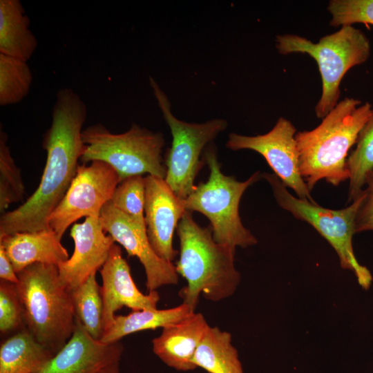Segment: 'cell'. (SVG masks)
Returning a JSON list of instances; mask_svg holds the SVG:
<instances>
[{
	"label": "cell",
	"mask_w": 373,
	"mask_h": 373,
	"mask_svg": "<svg viewBox=\"0 0 373 373\" xmlns=\"http://www.w3.org/2000/svg\"><path fill=\"white\" fill-rule=\"evenodd\" d=\"M110 201L139 226L146 229L144 220L145 180L142 175L124 179L116 187Z\"/></svg>",
	"instance_id": "cell-27"
},
{
	"label": "cell",
	"mask_w": 373,
	"mask_h": 373,
	"mask_svg": "<svg viewBox=\"0 0 373 373\" xmlns=\"http://www.w3.org/2000/svg\"><path fill=\"white\" fill-rule=\"evenodd\" d=\"M179 259L175 269L186 281L180 291L182 303L195 309L200 296L218 302L237 290L241 275L234 263L236 251L216 242L211 226L202 227L186 211L178 228Z\"/></svg>",
	"instance_id": "cell-3"
},
{
	"label": "cell",
	"mask_w": 373,
	"mask_h": 373,
	"mask_svg": "<svg viewBox=\"0 0 373 373\" xmlns=\"http://www.w3.org/2000/svg\"><path fill=\"white\" fill-rule=\"evenodd\" d=\"M263 177L271 185L279 206L296 218L312 226L336 252L341 267L354 272L359 285L367 289L372 277L370 271L361 265L354 255L352 238L355 233V219L362 202L364 190L351 204L341 209H330L306 199L295 197L274 173Z\"/></svg>",
	"instance_id": "cell-8"
},
{
	"label": "cell",
	"mask_w": 373,
	"mask_h": 373,
	"mask_svg": "<svg viewBox=\"0 0 373 373\" xmlns=\"http://www.w3.org/2000/svg\"><path fill=\"white\" fill-rule=\"evenodd\" d=\"M25 327L22 304L16 284L0 282V332L15 333Z\"/></svg>",
	"instance_id": "cell-29"
},
{
	"label": "cell",
	"mask_w": 373,
	"mask_h": 373,
	"mask_svg": "<svg viewBox=\"0 0 373 373\" xmlns=\"http://www.w3.org/2000/svg\"><path fill=\"white\" fill-rule=\"evenodd\" d=\"M195 312L189 305H181L169 309L132 310L127 315H115L111 325L104 332L100 341L110 344L124 336L148 329H162L177 323Z\"/></svg>",
	"instance_id": "cell-21"
},
{
	"label": "cell",
	"mask_w": 373,
	"mask_h": 373,
	"mask_svg": "<svg viewBox=\"0 0 373 373\" xmlns=\"http://www.w3.org/2000/svg\"><path fill=\"white\" fill-rule=\"evenodd\" d=\"M0 246L3 248L16 273L35 263L57 266L69 258L61 239L50 228L1 236Z\"/></svg>",
	"instance_id": "cell-18"
},
{
	"label": "cell",
	"mask_w": 373,
	"mask_h": 373,
	"mask_svg": "<svg viewBox=\"0 0 373 373\" xmlns=\"http://www.w3.org/2000/svg\"><path fill=\"white\" fill-rule=\"evenodd\" d=\"M124 350L119 341L107 344L93 338L75 320L70 339L37 373H102L119 362Z\"/></svg>",
	"instance_id": "cell-16"
},
{
	"label": "cell",
	"mask_w": 373,
	"mask_h": 373,
	"mask_svg": "<svg viewBox=\"0 0 373 373\" xmlns=\"http://www.w3.org/2000/svg\"><path fill=\"white\" fill-rule=\"evenodd\" d=\"M84 144L80 162L102 161L119 175L121 182L128 177L147 174L164 179L166 167L162 157L164 137L137 124L122 133H113L97 123L83 129Z\"/></svg>",
	"instance_id": "cell-7"
},
{
	"label": "cell",
	"mask_w": 373,
	"mask_h": 373,
	"mask_svg": "<svg viewBox=\"0 0 373 373\" xmlns=\"http://www.w3.org/2000/svg\"><path fill=\"white\" fill-rule=\"evenodd\" d=\"M276 48L282 55L307 54L317 63L322 80V93L314 111L323 119L338 103L341 82L352 67L365 63L371 53L366 35L353 26H344L322 37L316 43L294 34L276 36Z\"/></svg>",
	"instance_id": "cell-5"
},
{
	"label": "cell",
	"mask_w": 373,
	"mask_h": 373,
	"mask_svg": "<svg viewBox=\"0 0 373 373\" xmlns=\"http://www.w3.org/2000/svg\"><path fill=\"white\" fill-rule=\"evenodd\" d=\"M70 235L74 241V251L57 269L61 282L70 291L101 269L115 241L105 234L97 216L87 217L82 223L75 224Z\"/></svg>",
	"instance_id": "cell-14"
},
{
	"label": "cell",
	"mask_w": 373,
	"mask_h": 373,
	"mask_svg": "<svg viewBox=\"0 0 373 373\" xmlns=\"http://www.w3.org/2000/svg\"><path fill=\"white\" fill-rule=\"evenodd\" d=\"M120 182L118 173L104 162L79 165L65 195L48 218V227L61 239L68 227L82 217H99Z\"/></svg>",
	"instance_id": "cell-10"
},
{
	"label": "cell",
	"mask_w": 373,
	"mask_h": 373,
	"mask_svg": "<svg viewBox=\"0 0 373 373\" xmlns=\"http://www.w3.org/2000/svg\"><path fill=\"white\" fill-rule=\"evenodd\" d=\"M28 61L0 53V105L21 102L29 93L33 80Z\"/></svg>",
	"instance_id": "cell-25"
},
{
	"label": "cell",
	"mask_w": 373,
	"mask_h": 373,
	"mask_svg": "<svg viewBox=\"0 0 373 373\" xmlns=\"http://www.w3.org/2000/svg\"><path fill=\"white\" fill-rule=\"evenodd\" d=\"M87 115L86 103L72 88L57 92L51 124L43 137L47 158L39 184L24 203L1 214L0 237L49 229L48 218L77 173L84 147L82 133Z\"/></svg>",
	"instance_id": "cell-1"
},
{
	"label": "cell",
	"mask_w": 373,
	"mask_h": 373,
	"mask_svg": "<svg viewBox=\"0 0 373 373\" xmlns=\"http://www.w3.org/2000/svg\"><path fill=\"white\" fill-rule=\"evenodd\" d=\"M327 9L331 15V26L373 25V0H331Z\"/></svg>",
	"instance_id": "cell-28"
},
{
	"label": "cell",
	"mask_w": 373,
	"mask_h": 373,
	"mask_svg": "<svg viewBox=\"0 0 373 373\" xmlns=\"http://www.w3.org/2000/svg\"><path fill=\"white\" fill-rule=\"evenodd\" d=\"M373 231V175L364 189V195L355 219V233Z\"/></svg>",
	"instance_id": "cell-30"
},
{
	"label": "cell",
	"mask_w": 373,
	"mask_h": 373,
	"mask_svg": "<svg viewBox=\"0 0 373 373\" xmlns=\"http://www.w3.org/2000/svg\"><path fill=\"white\" fill-rule=\"evenodd\" d=\"M0 278L14 284L19 282L17 274L1 246H0Z\"/></svg>",
	"instance_id": "cell-31"
},
{
	"label": "cell",
	"mask_w": 373,
	"mask_h": 373,
	"mask_svg": "<svg viewBox=\"0 0 373 373\" xmlns=\"http://www.w3.org/2000/svg\"><path fill=\"white\" fill-rule=\"evenodd\" d=\"M102 285L104 330L113 323L115 312L124 306L131 310L157 309L160 295L157 291L143 294L134 283L130 267L122 256V249L112 246L108 257L99 270Z\"/></svg>",
	"instance_id": "cell-15"
},
{
	"label": "cell",
	"mask_w": 373,
	"mask_h": 373,
	"mask_svg": "<svg viewBox=\"0 0 373 373\" xmlns=\"http://www.w3.org/2000/svg\"><path fill=\"white\" fill-rule=\"evenodd\" d=\"M346 167L349 174L347 202H352L361 195L373 175V107L354 149L347 157Z\"/></svg>",
	"instance_id": "cell-23"
},
{
	"label": "cell",
	"mask_w": 373,
	"mask_h": 373,
	"mask_svg": "<svg viewBox=\"0 0 373 373\" xmlns=\"http://www.w3.org/2000/svg\"><path fill=\"white\" fill-rule=\"evenodd\" d=\"M54 354L24 327L0 345V373H37Z\"/></svg>",
	"instance_id": "cell-20"
},
{
	"label": "cell",
	"mask_w": 373,
	"mask_h": 373,
	"mask_svg": "<svg viewBox=\"0 0 373 373\" xmlns=\"http://www.w3.org/2000/svg\"><path fill=\"white\" fill-rule=\"evenodd\" d=\"M210 325L201 313H193L177 323L162 328L152 340L153 353L166 365L178 371L196 368L193 357Z\"/></svg>",
	"instance_id": "cell-17"
},
{
	"label": "cell",
	"mask_w": 373,
	"mask_h": 373,
	"mask_svg": "<svg viewBox=\"0 0 373 373\" xmlns=\"http://www.w3.org/2000/svg\"><path fill=\"white\" fill-rule=\"evenodd\" d=\"M8 135L0 132V211L5 213L13 202L23 199L25 187L20 170L15 164L7 144Z\"/></svg>",
	"instance_id": "cell-26"
},
{
	"label": "cell",
	"mask_w": 373,
	"mask_h": 373,
	"mask_svg": "<svg viewBox=\"0 0 373 373\" xmlns=\"http://www.w3.org/2000/svg\"><path fill=\"white\" fill-rule=\"evenodd\" d=\"M372 109L369 102L345 97L316 128L296 133L301 175L311 191L323 180L333 186L348 180V153Z\"/></svg>",
	"instance_id": "cell-2"
},
{
	"label": "cell",
	"mask_w": 373,
	"mask_h": 373,
	"mask_svg": "<svg viewBox=\"0 0 373 373\" xmlns=\"http://www.w3.org/2000/svg\"><path fill=\"white\" fill-rule=\"evenodd\" d=\"M19 0H0V53L28 61L38 46Z\"/></svg>",
	"instance_id": "cell-19"
},
{
	"label": "cell",
	"mask_w": 373,
	"mask_h": 373,
	"mask_svg": "<svg viewBox=\"0 0 373 373\" xmlns=\"http://www.w3.org/2000/svg\"><path fill=\"white\" fill-rule=\"evenodd\" d=\"M96 273H93L85 282L70 290V296L75 320L93 338L99 341L104 331L103 301Z\"/></svg>",
	"instance_id": "cell-24"
},
{
	"label": "cell",
	"mask_w": 373,
	"mask_h": 373,
	"mask_svg": "<svg viewBox=\"0 0 373 373\" xmlns=\"http://www.w3.org/2000/svg\"><path fill=\"white\" fill-rule=\"evenodd\" d=\"M204 159L210 169L206 182H201L184 200L188 211H198L211 222L214 240L236 251L256 245V238L244 227L239 215V204L248 187L260 180L259 171L243 182L223 174L213 147L205 151Z\"/></svg>",
	"instance_id": "cell-6"
},
{
	"label": "cell",
	"mask_w": 373,
	"mask_h": 373,
	"mask_svg": "<svg viewBox=\"0 0 373 373\" xmlns=\"http://www.w3.org/2000/svg\"><path fill=\"white\" fill-rule=\"evenodd\" d=\"M99 222L104 231L126 249L128 256L139 259L145 271L149 292L178 283L175 265L157 255L149 242L146 229L115 208L111 201L103 207Z\"/></svg>",
	"instance_id": "cell-12"
},
{
	"label": "cell",
	"mask_w": 373,
	"mask_h": 373,
	"mask_svg": "<svg viewBox=\"0 0 373 373\" xmlns=\"http://www.w3.org/2000/svg\"><path fill=\"white\" fill-rule=\"evenodd\" d=\"M150 86L172 135V144L165 160L164 180L180 199H186L195 189L194 181L204 162L203 149L227 127L224 119L216 118L204 123H189L172 113L168 96L157 82L149 77Z\"/></svg>",
	"instance_id": "cell-9"
},
{
	"label": "cell",
	"mask_w": 373,
	"mask_h": 373,
	"mask_svg": "<svg viewBox=\"0 0 373 373\" xmlns=\"http://www.w3.org/2000/svg\"><path fill=\"white\" fill-rule=\"evenodd\" d=\"M145 180L144 220L149 242L163 260L173 262L178 251L173 247L175 230L186 211L164 179L147 175Z\"/></svg>",
	"instance_id": "cell-13"
},
{
	"label": "cell",
	"mask_w": 373,
	"mask_h": 373,
	"mask_svg": "<svg viewBox=\"0 0 373 373\" xmlns=\"http://www.w3.org/2000/svg\"><path fill=\"white\" fill-rule=\"evenodd\" d=\"M17 274L25 327L55 354L75 329L70 291L61 282L55 265L35 263Z\"/></svg>",
	"instance_id": "cell-4"
},
{
	"label": "cell",
	"mask_w": 373,
	"mask_h": 373,
	"mask_svg": "<svg viewBox=\"0 0 373 373\" xmlns=\"http://www.w3.org/2000/svg\"><path fill=\"white\" fill-rule=\"evenodd\" d=\"M193 364L209 373H244L231 334L218 327H209L199 344Z\"/></svg>",
	"instance_id": "cell-22"
},
{
	"label": "cell",
	"mask_w": 373,
	"mask_h": 373,
	"mask_svg": "<svg viewBox=\"0 0 373 373\" xmlns=\"http://www.w3.org/2000/svg\"><path fill=\"white\" fill-rule=\"evenodd\" d=\"M102 373H120L119 362L107 366L102 370Z\"/></svg>",
	"instance_id": "cell-32"
},
{
	"label": "cell",
	"mask_w": 373,
	"mask_h": 373,
	"mask_svg": "<svg viewBox=\"0 0 373 373\" xmlns=\"http://www.w3.org/2000/svg\"><path fill=\"white\" fill-rule=\"evenodd\" d=\"M296 133L294 125L281 117L274 127L263 135L249 136L230 133L226 146L233 151L249 149L258 153L274 174L287 187L291 189L298 198L316 202L301 175Z\"/></svg>",
	"instance_id": "cell-11"
}]
</instances>
